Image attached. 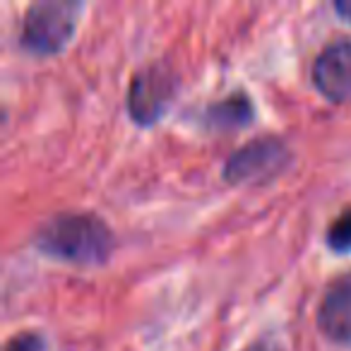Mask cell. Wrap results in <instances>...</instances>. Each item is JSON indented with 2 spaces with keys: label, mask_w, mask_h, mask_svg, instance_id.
<instances>
[{
  "label": "cell",
  "mask_w": 351,
  "mask_h": 351,
  "mask_svg": "<svg viewBox=\"0 0 351 351\" xmlns=\"http://www.w3.org/2000/svg\"><path fill=\"white\" fill-rule=\"evenodd\" d=\"M34 243L39 253L80 267L101 265L113 250L111 229L89 212L56 215L36 231Z\"/></svg>",
  "instance_id": "6da1fadb"
},
{
  "label": "cell",
  "mask_w": 351,
  "mask_h": 351,
  "mask_svg": "<svg viewBox=\"0 0 351 351\" xmlns=\"http://www.w3.org/2000/svg\"><path fill=\"white\" fill-rule=\"evenodd\" d=\"M82 3L73 0H46L34 3L22 20V46L34 56H56L73 39Z\"/></svg>",
  "instance_id": "7a4b0ae2"
},
{
  "label": "cell",
  "mask_w": 351,
  "mask_h": 351,
  "mask_svg": "<svg viewBox=\"0 0 351 351\" xmlns=\"http://www.w3.org/2000/svg\"><path fill=\"white\" fill-rule=\"evenodd\" d=\"M176 80L164 65H149L132 75L128 89V113L140 125L156 123L173 99Z\"/></svg>",
  "instance_id": "3957f363"
},
{
  "label": "cell",
  "mask_w": 351,
  "mask_h": 351,
  "mask_svg": "<svg viewBox=\"0 0 351 351\" xmlns=\"http://www.w3.org/2000/svg\"><path fill=\"white\" fill-rule=\"evenodd\" d=\"M289 159V152L277 137H260L226 159L224 178L229 183H258L277 173Z\"/></svg>",
  "instance_id": "277c9868"
},
{
  "label": "cell",
  "mask_w": 351,
  "mask_h": 351,
  "mask_svg": "<svg viewBox=\"0 0 351 351\" xmlns=\"http://www.w3.org/2000/svg\"><path fill=\"white\" fill-rule=\"evenodd\" d=\"M313 84L330 101L351 97V41L337 39L317 53L313 63Z\"/></svg>",
  "instance_id": "5b68a950"
},
{
  "label": "cell",
  "mask_w": 351,
  "mask_h": 351,
  "mask_svg": "<svg viewBox=\"0 0 351 351\" xmlns=\"http://www.w3.org/2000/svg\"><path fill=\"white\" fill-rule=\"evenodd\" d=\"M317 325L330 339L351 341V274L325 291L317 308Z\"/></svg>",
  "instance_id": "8992f818"
},
{
  "label": "cell",
  "mask_w": 351,
  "mask_h": 351,
  "mask_svg": "<svg viewBox=\"0 0 351 351\" xmlns=\"http://www.w3.org/2000/svg\"><path fill=\"white\" fill-rule=\"evenodd\" d=\"M253 118V104L243 94L221 99L219 104L207 108V123L215 128H241Z\"/></svg>",
  "instance_id": "52a82bcc"
},
{
  "label": "cell",
  "mask_w": 351,
  "mask_h": 351,
  "mask_svg": "<svg viewBox=\"0 0 351 351\" xmlns=\"http://www.w3.org/2000/svg\"><path fill=\"white\" fill-rule=\"evenodd\" d=\"M325 241L335 253H351V207H346L337 219H332Z\"/></svg>",
  "instance_id": "ba28073f"
},
{
  "label": "cell",
  "mask_w": 351,
  "mask_h": 351,
  "mask_svg": "<svg viewBox=\"0 0 351 351\" xmlns=\"http://www.w3.org/2000/svg\"><path fill=\"white\" fill-rule=\"evenodd\" d=\"M5 351H44V344L34 332H20L12 339H8Z\"/></svg>",
  "instance_id": "9c48e42d"
},
{
  "label": "cell",
  "mask_w": 351,
  "mask_h": 351,
  "mask_svg": "<svg viewBox=\"0 0 351 351\" xmlns=\"http://www.w3.org/2000/svg\"><path fill=\"white\" fill-rule=\"evenodd\" d=\"M243 351H282V349L269 339H258V341H253V344L245 346Z\"/></svg>",
  "instance_id": "30bf717a"
},
{
  "label": "cell",
  "mask_w": 351,
  "mask_h": 351,
  "mask_svg": "<svg viewBox=\"0 0 351 351\" xmlns=\"http://www.w3.org/2000/svg\"><path fill=\"white\" fill-rule=\"evenodd\" d=\"M335 10L341 20L351 22V0H341V3H335Z\"/></svg>",
  "instance_id": "8fae6325"
}]
</instances>
